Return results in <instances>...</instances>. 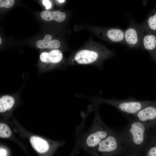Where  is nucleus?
Wrapping results in <instances>:
<instances>
[{
  "instance_id": "obj_1",
  "label": "nucleus",
  "mask_w": 156,
  "mask_h": 156,
  "mask_svg": "<svg viewBox=\"0 0 156 156\" xmlns=\"http://www.w3.org/2000/svg\"><path fill=\"white\" fill-rule=\"evenodd\" d=\"M99 105L94 104L95 115L92 123L86 131H81L80 127L76 132V142L75 145L78 149L81 148L89 154L103 139L109 135L113 129L107 126L102 121L99 110Z\"/></svg>"
},
{
  "instance_id": "obj_2",
  "label": "nucleus",
  "mask_w": 156,
  "mask_h": 156,
  "mask_svg": "<svg viewBox=\"0 0 156 156\" xmlns=\"http://www.w3.org/2000/svg\"><path fill=\"white\" fill-rule=\"evenodd\" d=\"M127 126L118 132L126 152L143 155L148 143L149 128L133 118H128Z\"/></svg>"
},
{
  "instance_id": "obj_3",
  "label": "nucleus",
  "mask_w": 156,
  "mask_h": 156,
  "mask_svg": "<svg viewBox=\"0 0 156 156\" xmlns=\"http://www.w3.org/2000/svg\"><path fill=\"white\" fill-rule=\"evenodd\" d=\"M126 152L118 132L113 129L89 154L92 156H122Z\"/></svg>"
},
{
  "instance_id": "obj_4",
  "label": "nucleus",
  "mask_w": 156,
  "mask_h": 156,
  "mask_svg": "<svg viewBox=\"0 0 156 156\" xmlns=\"http://www.w3.org/2000/svg\"><path fill=\"white\" fill-rule=\"evenodd\" d=\"M94 104L99 105L105 103L112 106L129 118L131 117L142 108L151 103L148 101H140L131 98L128 99L117 100L114 98L105 99L101 97L96 98L93 100Z\"/></svg>"
},
{
  "instance_id": "obj_5",
  "label": "nucleus",
  "mask_w": 156,
  "mask_h": 156,
  "mask_svg": "<svg viewBox=\"0 0 156 156\" xmlns=\"http://www.w3.org/2000/svg\"><path fill=\"white\" fill-rule=\"evenodd\" d=\"M113 55V52L103 47L98 51L81 50L76 53L73 61L80 64H94L101 68L102 62Z\"/></svg>"
},
{
  "instance_id": "obj_6",
  "label": "nucleus",
  "mask_w": 156,
  "mask_h": 156,
  "mask_svg": "<svg viewBox=\"0 0 156 156\" xmlns=\"http://www.w3.org/2000/svg\"><path fill=\"white\" fill-rule=\"evenodd\" d=\"M144 31L140 24L131 21L125 30V45L131 49L141 48L142 38Z\"/></svg>"
},
{
  "instance_id": "obj_7",
  "label": "nucleus",
  "mask_w": 156,
  "mask_h": 156,
  "mask_svg": "<svg viewBox=\"0 0 156 156\" xmlns=\"http://www.w3.org/2000/svg\"><path fill=\"white\" fill-rule=\"evenodd\" d=\"M131 117L138 120L149 127L156 119V105L151 104V103Z\"/></svg>"
},
{
  "instance_id": "obj_8",
  "label": "nucleus",
  "mask_w": 156,
  "mask_h": 156,
  "mask_svg": "<svg viewBox=\"0 0 156 156\" xmlns=\"http://www.w3.org/2000/svg\"><path fill=\"white\" fill-rule=\"evenodd\" d=\"M141 48L147 51L156 63V33L144 32L142 39Z\"/></svg>"
},
{
  "instance_id": "obj_9",
  "label": "nucleus",
  "mask_w": 156,
  "mask_h": 156,
  "mask_svg": "<svg viewBox=\"0 0 156 156\" xmlns=\"http://www.w3.org/2000/svg\"><path fill=\"white\" fill-rule=\"evenodd\" d=\"M30 142L32 146L38 152L46 153L49 151H53L60 146V143L51 146L46 140L37 136H33L30 138Z\"/></svg>"
},
{
  "instance_id": "obj_10",
  "label": "nucleus",
  "mask_w": 156,
  "mask_h": 156,
  "mask_svg": "<svg viewBox=\"0 0 156 156\" xmlns=\"http://www.w3.org/2000/svg\"><path fill=\"white\" fill-rule=\"evenodd\" d=\"M63 57L62 52L57 49L52 50L49 52H43L40 55V59L42 62L53 65L57 64L62 60Z\"/></svg>"
},
{
  "instance_id": "obj_11",
  "label": "nucleus",
  "mask_w": 156,
  "mask_h": 156,
  "mask_svg": "<svg viewBox=\"0 0 156 156\" xmlns=\"http://www.w3.org/2000/svg\"><path fill=\"white\" fill-rule=\"evenodd\" d=\"M140 24L144 32L156 33V5L145 20Z\"/></svg>"
},
{
  "instance_id": "obj_12",
  "label": "nucleus",
  "mask_w": 156,
  "mask_h": 156,
  "mask_svg": "<svg viewBox=\"0 0 156 156\" xmlns=\"http://www.w3.org/2000/svg\"><path fill=\"white\" fill-rule=\"evenodd\" d=\"M105 36L110 41L115 43L125 44V31L123 29L118 28H111L105 31Z\"/></svg>"
},
{
  "instance_id": "obj_13",
  "label": "nucleus",
  "mask_w": 156,
  "mask_h": 156,
  "mask_svg": "<svg viewBox=\"0 0 156 156\" xmlns=\"http://www.w3.org/2000/svg\"><path fill=\"white\" fill-rule=\"evenodd\" d=\"M52 37L49 34L45 35L43 40H38L36 43V46L42 49H57L60 46V41L57 40H52Z\"/></svg>"
},
{
  "instance_id": "obj_14",
  "label": "nucleus",
  "mask_w": 156,
  "mask_h": 156,
  "mask_svg": "<svg viewBox=\"0 0 156 156\" xmlns=\"http://www.w3.org/2000/svg\"><path fill=\"white\" fill-rule=\"evenodd\" d=\"M40 16L43 20L46 21L54 20L58 22H62L65 19L66 15L64 13L59 11L44 10L41 13Z\"/></svg>"
},
{
  "instance_id": "obj_15",
  "label": "nucleus",
  "mask_w": 156,
  "mask_h": 156,
  "mask_svg": "<svg viewBox=\"0 0 156 156\" xmlns=\"http://www.w3.org/2000/svg\"><path fill=\"white\" fill-rule=\"evenodd\" d=\"M15 99L12 96L5 95L0 98V112L3 113L10 109L14 105Z\"/></svg>"
},
{
  "instance_id": "obj_16",
  "label": "nucleus",
  "mask_w": 156,
  "mask_h": 156,
  "mask_svg": "<svg viewBox=\"0 0 156 156\" xmlns=\"http://www.w3.org/2000/svg\"><path fill=\"white\" fill-rule=\"evenodd\" d=\"M12 134L10 128L5 124L0 123V137L1 138H6L10 137Z\"/></svg>"
},
{
  "instance_id": "obj_17",
  "label": "nucleus",
  "mask_w": 156,
  "mask_h": 156,
  "mask_svg": "<svg viewBox=\"0 0 156 156\" xmlns=\"http://www.w3.org/2000/svg\"><path fill=\"white\" fill-rule=\"evenodd\" d=\"M142 156H156V145L147 146Z\"/></svg>"
},
{
  "instance_id": "obj_18",
  "label": "nucleus",
  "mask_w": 156,
  "mask_h": 156,
  "mask_svg": "<svg viewBox=\"0 0 156 156\" xmlns=\"http://www.w3.org/2000/svg\"><path fill=\"white\" fill-rule=\"evenodd\" d=\"M14 0H0V7H3L5 8H9L12 7L14 4Z\"/></svg>"
},
{
  "instance_id": "obj_19",
  "label": "nucleus",
  "mask_w": 156,
  "mask_h": 156,
  "mask_svg": "<svg viewBox=\"0 0 156 156\" xmlns=\"http://www.w3.org/2000/svg\"><path fill=\"white\" fill-rule=\"evenodd\" d=\"M43 4L45 6L47 10L50 8L52 6L51 1L48 0H43L42 1Z\"/></svg>"
},
{
  "instance_id": "obj_20",
  "label": "nucleus",
  "mask_w": 156,
  "mask_h": 156,
  "mask_svg": "<svg viewBox=\"0 0 156 156\" xmlns=\"http://www.w3.org/2000/svg\"><path fill=\"white\" fill-rule=\"evenodd\" d=\"M122 156H142V155L134 153L126 152Z\"/></svg>"
},
{
  "instance_id": "obj_21",
  "label": "nucleus",
  "mask_w": 156,
  "mask_h": 156,
  "mask_svg": "<svg viewBox=\"0 0 156 156\" xmlns=\"http://www.w3.org/2000/svg\"><path fill=\"white\" fill-rule=\"evenodd\" d=\"M79 152V151L77 148L75 146L69 156H75V155L77 154Z\"/></svg>"
},
{
  "instance_id": "obj_22",
  "label": "nucleus",
  "mask_w": 156,
  "mask_h": 156,
  "mask_svg": "<svg viewBox=\"0 0 156 156\" xmlns=\"http://www.w3.org/2000/svg\"><path fill=\"white\" fill-rule=\"evenodd\" d=\"M7 151L5 149L1 148L0 150V156H6Z\"/></svg>"
},
{
  "instance_id": "obj_23",
  "label": "nucleus",
  "mask_w": 156,
  "mask_h": 156,
  "mask_svg": "<svg viewBox=\"0 0 156 156\" xmlns=\"http://www.w3.org/2000/svg\"><path fill=\"white\" fill-rule=\"evenodd\" d=\"M57 1H58V2H59L60 3H63L64 2V1H65V0H57Z\"/></svg>"
},
{
  "instance_id": "obj_24",
  "label": "nucleus",
  "mask_w": 156,
  "mask_h": 156,
  "mask_svg": "<svg viewBox=\"0 0 156 156\" xmlns=\"http://www.w3.org/2000/svg\"><path fill=\"white\" fill-rule=\"evenodd\" d=\"M1 38H0V44H1Z\"/></svg>"
}]
</instances>
